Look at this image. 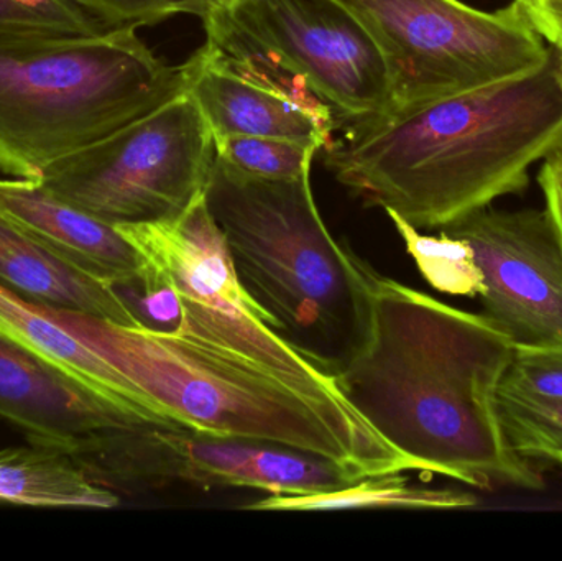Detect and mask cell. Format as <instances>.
Instances as JSON below:
<instances>
[{
  "mask_svg": "<svg viewBox=\"0 0 562 561\" xmlns=\"http://www.w3.org/2000/svg\"><path fill=\"white\" fill-rule=\"evenodd\" d=\"M214 160L213 132L187 92L56 161L38 181L112 226L161 223L203 197Z\"/></svg>",
  "mask_w": 562,
  "mask_h": 561,
  "instance_id": "8",
  "label": "cell"
},
{
  "mask_svg": "<svg viewBox=\"0 0 562 561\" xmlns=\"http://www.w3.org/2000/svg\"><path fill=\"white\" fill-rule=\"evenodd\" d=\"M0 213L53 256L111 287L131 282L142 257L124 234L72 206L40 181L0 180Z\"/></svg>",
  "mask_w": 562,
  "mask_h": 561,
  "instance_id": "14",
  "label": "cell"
},
{
  "mask_svg": "<svg viewBox=\"0 0 562 561\" xmlns=\"http://www.w3.org/2000/svg\"><path fill=\"white\" fill-rule=\"evenodd\" d=\"M337 2L379 46L396 111L525 75L551 56L515 2L495 12L461 0Z\"/></svg>",
  "mask_w": 562,
  "mask_h": 561,
  "instance_id": "7",
  "label": "cell"
},
{
  "mask_svg": "<svg viewBox=\"0 0 562 561\" xmlns=\"http://www.w3.org/2000/svg\"><path fill=\"white\" fill-rule=\"evenodd\" d=\"M98 20L105 29H138L155 25L177 15H194L204 20V0H68Z\"/></svg>",
  "mask_w": 562,
  "mask_h": 561,
  "instance_id": "24",
  "label": "cell"
},
{
  "mask_svg": "<svg viewBox=\"0 0 562 561\" xmlns=\"http://www.w3.org/2000/svg\"><path fill=\"white\" fill-rule=\"evenodd\" d=\"M505 434L514 450L527 460H562V404L520 401L501 394Z\"/></svg>",
  "mask_w": 562,
  "mask_h": 561,
  "instance_id": "21",
  "label": "cell"
},
{
  "mask_svg": "<svg viewBox=\"0 0 562 561\" xmlns=\"http://www.w3.org/2000/svg\"><path fill=\"white\" fill-rule=\"evenodd\" d=\"M0 504L105 510L121 506V496L94 483L68 451L29 441L0 450Z\"/></svg>",
  "mask_w": 562,
  "mask_h": 561,
  "instance_id": "17",
  "label": "cell"
},
{
  "mask_svg": "<svg viewBox=\"0 0 562 561\" xmlns=\"http://www.w3.org/2000/svg\"><path fill=\"white\" fill-rule=\"evenodd\" d=\"M102 23L92 19L68 0H0V35L13 33H66L92 35L105 32Z\"/></svg>",
  "mask_w": 562,
  "mask_h": 561,
  "instance_id": "22",
  "label": "cell"
},
{
  "mask_svg": "<svg viewBox=\"0 0 562 561\" xmlns=\"http://www.w3.org/2000/svg\"><path fill=\"white\" fill-rule=\"evenodd\" d=\"M324 164L370 206L416 229H441L497 198L562 145V89L553 48L543 66L342 128Z\"/></svg>",
  "mask_w": 562,
  "mask_h": 561,
  "instance_id": "2",
  "label": "cell"
},
{
  "mask_svg": "<svg viewBox=\"0 0 562 561\" xmlns=\"http://www.w3.org/2000/svg\"><path fill=\"white\" fill-rule=\"evenodd\" d=\"M214 147L221 160L266 180H293L311 173L314 157L323 150L317 142L257 135H221L214 137Z\"/></svg>",
  "mask_w": 562,
  "mask_h": 561,
  "instance_id": "20",
  "label": "cell"
},
{
  "mask_svg": "<svg viewBox=\"0 0 562 561\" xmlns=\"http://www.w3.org/2000/svg\"><path fill=\"white\" fill-rule=\"evenodd\" d=\"M115 227L140 254L142 267L177 293L180 325L171 335L260 369L324 407L362 417L333 374L270 328L237 277L204 194L175 220Z\"/></svg>",
  "mask_w": 562,
  "mask_h": 561,
  "instance_id": "6",
  "label": "cell"
},
{
  "mask_svg": "<svg viewBox=\"0 0 562 561\" xmlns=\"http://www.w3.org/2000/svg\"><path fill=\"white\" fill-rule=\"evenodd\" d=\"M515 346L465 312L376 273L369 338L334 374L349 404L419 473L543 491L508 441L501 389Z\"/></svg>",
  "mask_w": 562,
  "mask_h": 561,
  "instance_id": "1",
  "label": "cell"
},
{
  "mask_svg": "<svg viewBox=\"0 0 562 561\" xmlns=\"http://www.w3.org/2000/svg\"><path fill=\"white\" fill-rule=\"evenodd\" d=\"M396 233L405 243L406 253L432 289L449 295L477 299L482 292V276L474 254L465 240L439 233L426 236L395 213H386Z\"/></svg>",
  "mask_w": 562,
  "mask_h": 561,
  "instance_id": "19",
  "label": "cell"
},
{
  "mask_svg": "<svg viewBox=\"0 0 562 561\" xmlns=\"http://www.w3.org/2000/svg\"><path fill=\"white\" fill-rule=\"evenodd\" d=\"M538 181L547 201L544 210L550 213L562 244V145L544 158Z\"/></svg>",
  "mask_w": 562,
  "mask_h": 561,
  "instance_id": "26",
  "label": "cell"
},
{
  "mask_svg": "<svg viewBox=\"0 0 562 561\" xmlns=\"http://www.w3.org/2000/svg\"><path fill=\"white\" fill-rule=\"evenodd\" d=\"M188 85L190 61L158 58L137 29L0 35V171L38 181Z\"/></svg>",
  "mask_w": 562,
  "mask_h": 561,
  "instance_id": "5",
  "label": "cell"
},
{
  "mask_svg": "<svg viewBox=\"0 0 562 561\" xmlns=\"http://www.w3.org/2000/svg\"><path fill=\"white\" fill-rule=\"evenodd\" d=\"M472 494L409 486L400 474L363 478L339 490L311 494H269L247 506L256 510L469 509Z\"/></svg>",
  "mask_w": 562,
  "mask_h": 561,
  "instance_id": "18",
  "label": "cell"
},
{
  "mask_svg": "<svg viewBox=\"0 0 562 561\" xmlns=\"http://www.w3.org/2000/svg\"><path fill=\"white\" fill-rule=\"evenodd\" d=\"M501 394L520 401L562 404V346L515 349Z\"/></svg>",
  "mask_w": 562,
  "mask_h": 561,
  "instance_id": "23",
  "label": "cell"
},
{
  "mask_svg": "<svg viewBox=\"0 0 562 561\" xmlns=\"http://www.w3.org/2000/svg\"><path fill=\"white\" fill-rule=\"evenodd\" d=\"M188 94L214 137L257 135L317 142L327 147L333 112L300 79L206 42L190 59Z\"/></svg>",
  "mask_w": 562,
  "mask_h": 561,
  "instance_id": "12",
  "label": "cell"
},
{
  "mask_svg": "<svg viewBox=\"0 0 562 561\" xmlns=\"http://www.w3.org/2000/svg\"><path fill=\"white\" fill-rule=\"evenodd\" d=\"M0 336L65 375L89 394L137 424L181 427L154 399L128 381L82 339L33 305L0 285Z\"/></svg>",
  "mask_w": 562,
  "mask_h": 561,
  "instance_id": "15",
  "label": "cell"
},
{
  "mask_svg": "<svg viewBox=\"0 0 562 561\" xmlns=\"http://www.w3.org/2000/svg\"><path fill=\"white\" fill-rule=\"evenodd\" d=\"M439 231L471 247L482 315L515 349L562 346V244L547 210L487 206Z\"/></svg>",
  "mask_w": 562,
  "mask_h": 561,
  "instance_id": "11",
  "label": "cell"
},
{
  "mask_svg": "<svg viewBox=\"0 0 562 561\" xmlns=\"http://www.w3.org/2000/svg\"><path fill=\"white\" fill-rule=\"evenodd\" d=\"M65 451L94 483L119 496L170 484L311 494L356 481L339 464L317 455L167 425L135 424L95 431L72 441Z\"/></svg>",
  "mask_w": 562,
  "mask_h": 561,
  "instance_id": "10",
  "label": "cell"
},
{
  "mask_svg": "<svg viewBox=\"0 0 562 561\" xmlns=\"http://www.w3.org/2000/svg\"><path fill=\"white\" fill-rule=\"evenodd\" d=\"M0 422L19 428L32 444L61 450L95 431L137 424L3 336Z\"/></svg>",
  "mask_w": 562,
  "mask_h": 561,
  "instance_id": "13",
  "label": "cell"
},
{
  "mask_svg": "<svg viewBox=\"0 0 562 561\" xmlns=\"http://www.w3.org/2000/svg\"><path fill=\"white\" fill-rule=\"evenodd\" d=\"M204 198L240 283L270 328L336 374L369 338L379 272L334 239L311 173L266 180L216 155Z\"/></svg>",
  "mask_w": 562,
  "mask_h": 561,
  "instance_id": "3",
  "label": "cell"
},
{
  "mask_svg": "<svg viewBox=\"0 0 562 561\" xmlns=\"http://www.w3.org/2000/svg\"><path fill=\"white\" fill-rule=\"evenodd\" d=\"M0 285L33 305L98 316L122 326H140L111 285L53 256L3 213H0Z\"/></svg>",
  "mask_w": 562,
  "mask_h": 561,
  "instance_id": "16",
  "label": "cell"
},
{
  "mask_svg": "<svg viewBox=\"0 0 562 561\" xmlns=\"http://www.w3.org/2000/svg\"><path fill=\"white\" fill-rule=\"evenodd\" d=\"M560 464H561V467H562V460L560 461Z\"/></svg>",
  "mask_w": 562,
  "mask_h": 561,
  "instance_id": "29",
  "label": "cell"
},
{
  "mask_svg": "<svg viewBox=\"0 0 562 561\" xmlns=\"http://www.w3.org/2000/svg\"><path fill=\"white\" fill-rule=\"evenodd\" d=\"M42 308L181 427L317 455L356 481L418 471L362 417L324 407L260 369L177 335Z\"/></svg>",
  "mask_w": 562,
  "mask_h": 561,
  "instance_id": "4",
  "label": "cell"
},
{
  "mask_svg": "<svg viewBox=\"0 0 562 561\" xmlns=\"http://www.w3.org/2000/svg\"><path fill=\"white\" fill-rule=\"evenodd\" d=\"M554 71H557L558 82L562 89V45L553 46Z\"/></svg>",
  "mask_w": 562,
  "mask_h": 561,
  "instance_id": "28",
  "label": "cell"
},
{
  "mask_svg": "<svg viewBox=\"0 0 562 561\" xmlns=\"http://www.w3.org/2000/svg\"><path fill=\"white\" fill-rule=\"evenodd\" d=\"M535 32L551 43L562 45V0H514Z\"/></svg>",
  "mask_w": 562,
  "mask_h": 561,
  "instance_id": "25",
  "label": "cell"
},
{
  "mask_svg": "<svg viewBox=\"0 0 562 561\" xmlns=\"http://www.w3.org/2000/svg\"><path fill=\"white\" fill-rule=\"evenodd\" d=\"M246 2H249V0H204L207 7V15L204 16V19L214 15V13L231 12V10L237 9V7Z\"/></svg>",
  "mask_w": 562,
  "mask_h": 561,
  "instance_id": "27",
  "label": "cell"
},
{
  "mask_svg": "<svg viewBox=\"0 0 562 561\" xmlns=\"http://www.w3.org/2000/svg\"><path fill=\"white\" fill-rule=\"evenodd\" d=\"M207 42L300 79L337 127L396 111L379 46L337 0H249L203 20Z\"/></svg>",
  "mask_w": 562,
  "mask_h": 561,
  "instance_id": "9",
  "label": "cell"
}]
</instances>
